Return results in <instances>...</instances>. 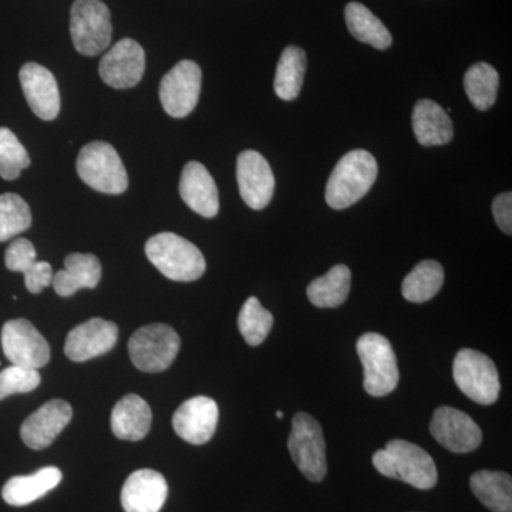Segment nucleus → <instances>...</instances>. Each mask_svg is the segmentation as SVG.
I'll return each mask as SVG.
<instances>
[{
	"instance_id": "1",
	"label": "nucleus",
	"mask_w": 512,
	"mask_h": 512,
	"mask_svg": "<svg viewBox=\"0 0 512 512\" xmlns=\"http://www.w3.org/2000/svg\"><path fill=\"white\" fill-rule=\"evenodd\" d=\"M373 466L384 477L404 481L417 490H431L437 484L436 463L427 451L404 440H392L376 451Z\"/></svg>"
},
{
	"instance_id": "2",
	"label": "nucleus",
	"mask_w": 512,
	"mask_h": 512,
	"mask_svg": "<svg viewBox=\"0 0 512 512\" xmlns=\"http://www.w3.org/2000/svg\"><path fill=\"white\" fill-rule=\"evenodd\" d=\"M379 167L376 158L366 150H353L340 158L326 185L325 198L333 210H345L370 191Z\"/></svg>"
},
{
	"instance_id": "3",
	"label": "nucleus",
	"mask_w": 512,
	"mask_h": 512,
	"mask_svg": "<svg viewBox=\"0 0 512 512\" xmlns=\"http://www.w3.org/2000/svg\"><path fill=\"white\" fill-rule=\"evenodd\" d=\"M146 254L165 278L175 282L197 281L207 268L200 249L173 232H163L148 239Z\"/></svg>"
},
{
	"instance_id": "4",
	"label": "nucleus",
	"mask_w": 512,
	"mask_h": 512,
	"mask_svg": "<svg viewBox=\"0 0 512 512\" xmlns=\"http://www.w3.org/2000/svg\"><path fill=\"white\" fill-rule=\"evenodd\" d=\"M83 183L104 194L120 195L128 188V175L114 147L94 141L80 150L76 163Z\"/></svg>"
},
{
	"instance_id": "5",
	"label": "nucleus",
	"mask_w": 512,
	"mask_h": 512,
	"mask_svg": "<svg viewBox=\"0 0 512 512\" xmlns=\"http://www.w3.org/2000/svg\"><path fill=\"white\" fill-rule=\"evenodd\" d=\"M357 355L365 370V390L370 396L383 397L394 392L400 373L389 339L380 333H365L356 343Z\"/></svg>"
},
{
	"instance_id": "6",
	"label": "nucleus",
	"mask_w": 512,
	"mask_h": 512,
	"mask_svg": "<svg viewBox=\"0 0 512 512\" xmlns=\"http://www.w3.org/2000/svg\"><path fill=\"white\" fill-rule=\"evenodd\" d=\"M110 10L101 0H76L70 10V36L77 52L97 56L110 46Z\"/></svg>"
},
{
	"instance_id": "7",
	"label": "nucleus",
	"mask_w": 512,
	"mask_h": 512,
	"mask_svg": "<svg viewBox=\"0 0 512 512\" xmlns=\"http://www.w3.org/2000/svg\"><path fill=\"white\" fill-rule=\"evenodd\" d=\"M180 345V336L171 326L154 323L134 332L128 342V353L141 372L160 373L173 365Z\"/></svg>"
},
{
	"instance_id": "8",
	"label": "nucleus",
	"mask_w": 512,
	"mask_h": 512,
	"mask_svg": "<svg viewBox=\"0 0 512 512\" xmlns=\"http://www.w3.org/2000/svg\"><path fill=\"white\" fill-rule=\"evenodd\" d=\"M453 376L458 389L473 402L483 406L497 402L501 390L498 370L484 353L460 350L454 359Z\"/></svg>"
},
{
	"instance_id": "9",
	"label": "nucleus",
	"mask_w": 512,
	"mask_h": 512,
	"mask_svg": "<svg viewBox=\"0 0 512 512\" xmlns=\"http://www.w3.org/2000/svg\"><path fill=\"white\" fill-rule=\"evenodd\" d=\"M289 453L299 471L313 483H320L328 473L326 466V444L322 427L306 413L293 417Z\"/></svg>"
},
{
	"instance_id": "10",
	"label": "nucleus",
	"mask_w": 512,
	"mask_h": 512,
	"mask_svg": "<svg viewBox=\"0 0 512 512\" xmlns=\"http://www.w3.org/2000/svg\"><path fill=\"white\" fill-rule=\"evenodd\" d=\"M202 73L192 60L175 64L160 84V100L168 116L183 119L190 116L200 100Z\"/></svg>"
},
{
	"instance_id": "11",
	"label": "nucleus",
	"mask_w": 512,
	"mask_h": 512,
	"mask_svg": "<svg viewBox=\"0 0 512 512\" xmlns=\"http://www.w3.org/2000/svg\"><path fill=\"white\" fill-rule=\"evenodd\" d=\"M2 349L12 365L39 370L50 360V346L26 319H13L2 328Z\"/></svg>"
},
{
	"instance_id": "12",
	"label": "nucleus",
	"mask_w": 512,
	"mask_h": 512,
	"mask_svg": "<svg viewBox=\"0 0 512 512\" xmlns=\"http://www.w3.org/2000/svg\"><path fill=\"white\" fill-rule=\"evenodd\" d=\"M431 436L451 453L466 454L483 441V431L467 413L454 407H440L430 421Z\"/></svg>"
},
{
	"instance_id": "13",
	"label": "nucleus",
	"mask_w": 512,
	"mask_h": 512,
	"mask_svg": "<svg viewBox=\"0 0 512 512\" xmlns=\"http://www.w3.org/2000/svg\"><path fill=\"white\" fill-rule=\"evenodd\" d=\"M146 53L136 40L123 39L103 56L99 66L101 80L113 89H131L143 79Z\"/></svg>"
},
{
	"instance_id": "14",
	"label": "nucleus",
	"mask_w": 512,
	"mask_h": 512,
	"mask_svg": "<svg viewBox=\"0 0 512 512\" xmlns=\"http://www.w3.org/2000/svg\"><path fill=\"white\" fill-rule=\"evenodd\" d=\"M237 180L242 200L252 210L268 207L275 192L271 165L258 151H242L237 161Z\"/></svg>"
},
{
	"instance_id": "15",
	"label": "nucleus",
	"mask_w": 512,
	"mask_h": 512,
	"mask_svg": "<svg viewBox=\"0 0 512 512\" xmlns=\"http://www.w3.org/2000/svg\"><path fill=\"white\" fill-rule=\"evenodd\" d=\"M119 328L110 320L93 318L70 330L64 353L76 363L106 355L116 346Z\"/></svg>"
},
{
	"instance_id": "16",
	"label": "nucleus",
	"mask_w": 512,
	"mask_h": 512,
	"mask_svg": "<svg viewBox=\"0 0 512 512\" xmlns=\"http://www.w3.org/2000/svg\"><path fill=\"white\" fill-rule=\"evenodd\" d=\"M220 410L210 397L197 396L178 407L173 416L175 433L187 443L201 446L208 443L217 430Z\"/></svg>"
},
{
	"instance_id": "17",
	"label": "nucleus",
	"mask_w": 512,
	"mask_h": 512,
	"mask_svg": "<svg viewBox=\"0 0 512 512\" xmlns=\"http://www.w3.org/2000/svg\"><path fill=\"white\" fill-rule=\"evenodd\" d=\"M73 410L62 399L50 400L23 421L20 436L26 446L43 450L57 439L72 421Z\"/></svg>"
},
{
	"instance_id": "18",
	"label": "nucleus",
	"mask_w": 512,
	"mask_h": 512,
	"mask_svg": "<svg viewBox=\"0 0 512 512\" xmlns=\"http://www.w3.org/2000/svg\"><path fill=\"white\" fill-rule=\"evenodd\" d=\"M23 94L40 120H55L60 113L59 86L53 73L37 63H26L19 72Z\"/></svg>"
},
{
	"instance_id": "19",
	"label": "nucleus",
	"mask_w": 512,
	"mask_h": 512,
	"mask_svg": "<svg viewBox=\"0 0 512 512\" xmlns=\"http://www.w3.org/2000/svg\"><path fill=\"white\" fill-rule=\"evenodd\" d=\"M168 485L163 474L154 470L134 471L121 490L126 512H160L167 500Z\"/></svg>"
},
{
	"instance_id": "20",
	"label": "nucleus",
	"mask_w": 512,
	"mask_h": 512,
	"mask_svg": "<svg viewBox=\"0 0 512 512\" xmlns=\"http://www.w3.org/2000/svg\"><path fill=\"white\" fill-rule=\"evenodd\" d=\"M181 198L201 217L214 218L220 211V195L210 171L198 161L185 165L180 180Z\"/></svg>"
},
{
	"instance_id": "21",
	"label": "nucleus",
	"mask_w": 512,
	"mask_h": 512,
	"mask_svg": "<svg viewBox=\"0 0 512 512\" xmlns=\"http://www.w3.org/2000/svg\"><path fill=\"white\" fill-rule=\"evenodd\" d=\"M101 279V264L93 254L74 252L64 259V269L53 276L57 295L67 298L80 289H94Z\"/></svg>"
},
{
	"instance_id": "22",
	"label": "nucleus",
	"mask_w": 512,
	"mask_h": 512,
	"mask_svg": "<svg viewBox=\"0 0 512 512\" xmlns=\"http://www.w3.org/2000/svg\"><path fill=\"white\" fill-rule=\"evenodd\" d=\"M413 131L424 147L446 146L453 140V123L436 101L419 100L413 110Z\"/></svg>"
},
{
	"instance_id": "23",
	"label": "nucleus",
	"mask_w": 512,
	"mask_h": 512,
	"mask_svg": "<svg viewBox=\"0 0 512 512\" xmlns=\"http://www.w3.org/2000/svg\"><path fill=\"white\" fill-rule=\"evenodd\" d=\"M153 413L146 400L137 394H127L114 406L111 430L120 440L140 441L151 429Z\"/></svg>"
},
{
	"instance_id": "24",
	"label": "nucleus",
	"mask_w": 512,
	"mask_h": 512,
	"mask_svg": "<svg viewBox=\"0 0 512 512\" xmlns=\"http://www.w3.org/2000/svg\"><path fill=\"white\" fill-rule=\"evenodd\" d=\"M62 478V471L57 467H43L29 476L12 477L3 485V500L13 507H25L45 497L62 483Z\"/></svg>"
},
{
	"instance_id": "25",
	"label": "nucleus",
	"mask_w": 512,
	"mask_h": 512,
	"mask_svg": "<svg viewBox=\"0 0 512 512\" xmlns=\"http://www.w3.org/2000/svg\"><path fill=\"white\" fill-rule=\"evenodd\" d=\"M474 495L493 512H512V480L503 471L481 470L470 478Z\"/></svg>"
},
{
	"instance_id": "26",
	"label": "nucleus",
	"mask_w": 512,
	"mask_h": 512,
	"mask_svg": "<svg viewBox=\"0 0 512 512\" xmlns=\"http://www.w3.org/2000/svg\"><path fill=\"white\" fill-rule=\"evenodd\" d=\"M345 18L350 33L359 42L379 50H386L392 46L393 37L389 29L362 3H349L345 9Z\"/></svg>"
},
{
	"instance_id": "27",
	"label": "nucleus",
	"mask_w": 512,
	"mask_h": 512,
	"mask_svg": "<svg viewBox=\"0 0 512 512\" xmlns=\"http://www.w3.org/2000/svg\"><path fill=\"white\" fill-rule=\"evenodd\" d=\"M350 269L336 265L308 286V298L316 308H338L348 299L350 292Z\"/></svg>"
},
{
	"instance_id": "28",
	"label": "nucleus",
	"mask_w": 512,
	"mask_h": 512,
	"mask_svg": "<svg viewBox=\"0 0 512 512\" xmlns=\"http://www.w3.org/2000/svg\"><path fill=\"white\" fill-rule=\"evenodd\" d=\"M306 53L301 47L288 46L282 52L275 74V93L279 99L295 100L301 93L306 72Z\"/></svg>"
},
{
	"instance_id": "29",
	"label": "nucleus",
	"mask_w": 512,
	"mask_h": 512,
	"mask_svg": "<svg viewBox=\"0 0 512 512\" xmlns=\"http://www.w3.org/2000/svg\"><path fill=\"white\" fill-rule=\"evenodd\" d=\"M444 284V269L439 262H420L416 268L404 278L402 293L404 299L413 303H423L433 299Z\"/></svg>"
},
{
	"instance_id": "30",
	"label": "nucleus",
	"mask_w": 512,
	"mask_h": 512,
	"mask_svg": "<svg viewBox=\"0 0 512 512\" xmlns=\"http://www.w3.org/2000/svg\"><path fill=\"white\" fill-rule=\"evenodd\" d=\"M500 77L491 64L477 63L467 70L464 76V89L471 104L477 110L487 111L497 100Z\"/></svg>"
},
{
	"instance_id": "31",
	"label": "nucleus",
	"mask_w": 512,
	"mask_h": 512,
	"mask_svg": "<svg viewBox=\"0 0 512 512\" xmlns=\"http://www.w3.org/2000/svg\"><path fill=\"white\" fill-rule=\"evenodd\" d=\"M32 225V212L28 202L18 194L0 195V242L18 237Z\"/></svg>"
},
{
	"instance_id": "32",
	"label": "nucleus",
	"mask_w": 512,
	"mask_h": 512,
	"mask_svg": "<svg viewBox=\"0 0 512 512\" xmlns=\"http://www.w3.org/2000/svg\"><path fill=\"white\" fill-rule=\"evenodd\" d=\"M274 326V316L266 311L261 302L251 296L242 306L238 316V328L249 346H259L268 338Z\"/></svg>"
},
{
	"instance_id": "33",
	"label": "nucleus",
	"mask_w": 512,
	"mask_h": 512,
	"mask_svg": "<svg viewBox=\"0 0 512 512\" xmlns=\"http://www.w3.org/2000/svg\"><path fill=\"white\" fill-rule=\"evenodd\" d=\"M30 165L26 148L12 130L0 127V177L13 181Z\"/></svg>"
},
{
	"instance_id": "34",
	"label": "nucleus",
	"mask_w": 512,
	"mask_h": 512,
	"mask_svg": "<svg viewBox=\"0 0 512 512\" xmlns=\"http://www.w3.org/2000/svg\"><path fill=\"white\" fill-rule=\"evenodd\" d=\"M40 382L39 370L16 365L6 367L0 372V400L12 394L33 392Z\"/></svg>"
},
{
	"instance_id": "35",
	"label": "nucleus",
	"mask_w": 512,
	"mask_h": 512,
	"mask_svg": "<svg viewBox=\"0 0 512 512\" xmlns=\"http://www.w3.org/2000/svg\"><path fill=\"white\" fill-rule=\"evenodd\" d=\"M36 262V249L29 239L18 238L6 249V268L12 272L26 274Z\"/></svg>"
},
{
	"instance_id": "36",
	"label": "nucleus",
	"mask_w": 512,
	"mask_h": 512,
	"mask_svg": "<svg viewBox=\"0 0 512 512\" xmlns=\"http://www.w3.org/2000/svg\"><path fill=\"white\" fill-rule=\"evenodd\" d=\"M23 275H25V284L28 291L37 295V293L42 292L47 286L53 284L55 272H53L52 266L47 264V262L36 261L35 265Z\"/></svg>"
},
{
	"instance_id": "37",
	"label": "nucleus",
	"mask_w": 512,
	"mask_h": 512,
	"mask_svg": "<svg viewBox=\"0 0 512 512\" xmlns=\"http://www.w3.org/2000/svg\"><path fill=\"white\" fill-rule=\"evenodd\" d=\"M493 215L501 231L512 234V194L503 192L493 201Z\"/></svg>"
},
{
	"instance_id": "38",
	"label": "nucleus",
	"mask_w": 512,
	"mask_h": 512,
	"mask_svg": "<svg viewBox=\"0 0 512 512\" xmlns=\"http://www.w3.org/2000/svg\"><path fill=\"white\" fill-rule=\"evenodd\" d=\"M276 417H278V419H284V413L276 412Z\"/></svg>"
}]
</instances>
